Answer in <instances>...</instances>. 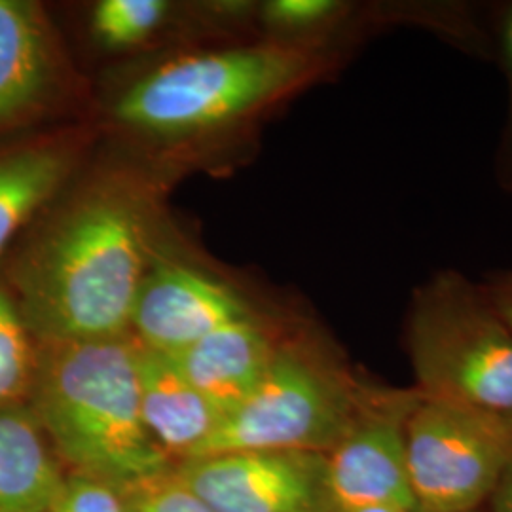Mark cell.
Here are the masks:
<instances>
[{
	"label": "cell",
	"instance_id": "6da1fadb",
	"mask_svg": "<svg viewBox=\"0 0 512 512\" xmlns=\"http://www.w3.org/2000/svg\"><path fill=\"white\" fill-rule=\"evenodd\" d=\"M67 190L23 243L6 283L38 344L129 334L141 281L165 251L162 173L116 162Z\"/></svg>",
	"mask_w": 512,
	"mask_h": 512
},
{
	"label": "cell",
	"instance_id": "7a4b0ae2",
	"mask_svg": "<svg viewBox=\"0 0 512 512\" xmlns=\"http://www.w3.org/2000/svg\"><path fill=\"white\" fill-rule=\"evenodd\" d=\"M137 355L131 332L40 344L29 399L57 458L122 488L173 469L141 416Z\"/></svg>",
	"mask_w": 512,
	"mask_h": 512
},
{
	"label": "cell",
	"instance_id": "3957f363",
	"mask_svg": "<svg viewBox=\"0 0 512 512\" xmlns=\"http://www.w3.org/2000/svg\"><path fill=\"white\" fill-rule=\"evenodd\" d=\"M308 46L264 42L175 55L116 95L110 118L152 143H186L232 129L317 71Z\"/></svg>",
	"mask_w": 512,
	"mask_h": 512
},
{
	"label": "cell",
	"instance_id": "277c9868",
	"mask_svg": "<svg viewBox=\"0 0 512 512\" xmlns=\"http://www.w3.org/2000/svg\"><path fill=\"white\" fill-rule=\"evenodd\" d=\"M408 349L423 399L512 420V329L484 289L442 272L414 294Z\"/></svg>",
	"mask_w": 512,
	"mask_h": 512
},
{
	"label": "cell",
	"instance_id": "5b68a950",
	"mask_svg": "<svg viewBox=\"0 0 512 512\" xmlns=\"http://www.w3.org/2000/svg\"><path fill=\"white\" fill-rule=\"evenodd\" d=\"M365 395L306 344L281 342L262 380L220 418L192 458L236 452L327 454L348 433Z\"/></svg>",
	"mask_w": 512,
	"mask_h": 512
},
{
	"label": "cell",
	"instance_id": "8992f818",
	"mask_svg": "<svg viewBox=\"0 0 512 512\" xmlns=\"http://www.w3.org/2000/svg\"><path fill=\"white\" fill-rule=\"evenodd\" d=\"M404 440L418 509L471 512L494 494L512 458V420L421 397Z\"/></svg>",
	"mask_w": 512,
	"mask_h": 512
},
{
	"label": "cell",
	"instance_id": "52a82bcc",
	"mask_svg": "<svg viewBox=\"0 0 512 512\" xmlns=\"http://www.w3.org/2000/svg\"><path fill=\"white\" fill-rule=\"evenodd\" d=\"M173 475L215 512H334L327 456L236 452L177 461Z\"/></svg>",
	"mask_w": 512,
	"mask_h": 512
},
{
	"label": "cell",
	"instance_id": "ba28073f",
	"mask_svg": "<svg viewBox=\"0 0 512 512\" xmlns=\"http://www.w3.org/2000/svg\"><path fill=\"white\" fill-rule=\"evenodd\" d=\"M420 391H366L348 433L327 452L334 511L366 505L418 509L406 469L404 427Z\"/></svg>",
	"mask_w": 512,
	"mask_h": 512
},
{
	"label": "cell",
	"instance_id": "9c48e42d",
	"mask_svg": "<svg viewBox=\"0 0 512 512\" xmlns=\"http://www.w3.org/2000/svg\"><path fill=\"white\" fill-rule=\"evenodd\" d=\"M256 311L232 285L162 251L137 291L129 332L143 348L177 355Z\"/></svg>",
	"mask_w": 512,
	"mask_h": 512
},
{
	"label": "cell",
	"instance_id": "30bf717a",
	"mask_svg": "<svg viewBox=\"0 0 512 512\" xmlns=\"http://www.w3.org/2000/svg\"><path fill=\"white\" fill-rule=\"evenodd\" d=\"M74 90L73 65L44 6L0 0V137L54 114Z\"/></svg>",
	"mask_w": 512,
	"mask_h": 512
},
{
	"label": "cell",
	"instance_id": "8fae6325",
	"mask_svg": "<svg viewBox=\"0 0 512 512\" xmlns=\"http://www.w3.org/2000/svg\"><path fill=\"white\" fill-rule=\"evenodd\" d=\"M90 141L84 128L63 129L0 148V258L73 184Z\"/></svg>",
	"mask_w": 512,
	"mask_h": 512
},
{
	"label": "cell",
	"instance_id": "7c38bea8",
	"mask_svg": "<svg viewBox=\"0 0 512 512\" xmlns=\"http://www.w3.org/2000/svg\"><path fill=\"white\" fill-rule=\"evenodd\" d=\"M281 342L258 313L209 332L177 355H169L220 416L255 389Z\"/></svg>",
	"mask_w": 512,
	"mask_h": 512
},
{
	"label": "cell",
	"instance_id": "4fadbf2b",
	"mask_svg": "<svg viewBox=\"0 0 512 512\" xmlns=\"http://www.w3.org/2000/svg\"><path fill=\"white\" fill-rule=\"evenodd\" d=\"M139 401L150 437L171 459L192 458L219 425L220 412L190 384L173 357L139 344Z\"/></svg>",
	"mask_w": 512,
	"mask_h": 512
},
{
	"label": "cell",
	"instance_id": "5bb4252c",
	"mask_svg": "<svg viewBox=\"0 0 512 512\" xmlns=\"http://www.w3.org/2000/svg\"><path fill=\"white\" fill-rule=\"evenodd\" d=\"M65 475L29 404L0 410V512H48Z\"/></svg>",
	"mask_w": 512,
	"mask_h": 512
},
{
	"label": "cell",
	"instance_id": "9a60e30c",
	"mask_svg": "<svg viewBox=\"0 0 512 512\" xmlns=\"http://www.w3.org/2000/svg\"><path fill=\"white\" fill-rule=\"evenodd\" d=\"M40 344L29 329L10 285L0 279V410L31 399Z\"/></svg>",
	"mask_w": 512,
	"mask_h": 512
},
{
	"label": "cell",
	"instance_id": "2e32d148",
	"mask_svg": "<svg viewBox=\"0 0 512 512\" xmlns=\"http://www.w3.org/2000/svg\"><path fill=\"white\" fill-rule=\"evenodd\" d=\"M173 12L165 0H101L93 6L90 29L99 46L126 52L158 37Z\"/></svg>",
	"mask_w": 512,
	"mask_h": 512
},
{
	"label": "cell",
	"instance_id": "e0dca14e",
	"mask_svg": "<svg viewBox=\"0 0 512 512\" xmlns=\"http://www.w3.org/2000/svg\"><path fill=\"white\" fill-rule=\"evenodd\" d=\"M348 12V4L338 0H270L262 4V25L275 42L306 46L304 38L317 37Z\"/></svg>",
	"mask_w": 512,
	"mask_h": 512
},
{
	"label": "cell",
	"instance_id": "ac0fdd59",
	"mask_svg": "<svg viewBox=\"0 0 512 512\" xmlns=\"http://www.w3.org/2000/svg\"><path fill=\"white\" fill-rule=\"evenodd\" d=\"M48 512H131L126 488L74 471L65 476Z\"/></svg>",
	"mask_w": 512,
	"mask_h": 512
},
{
	"label": "cell",
	"instance_id": "d6986e66",
	"mask_svg": "<svg viewBox=\"0 0 512 512\" xmlns=\"http://www.w3.org/2000/svg\"><path fill=\"white\" fill-rule=\"evenodd\" d=\"M131 512H215L200 495L192 492L173 469L126 488Z\"/></svg>",
	"mask_w": 512,
	"mask_h": 512
},
{
	"label": "cell",
	"instance_id": "ffe728a7",
	"mask_svg": "<svg viewBox=\"0 0 512 512\" xmlns=\"http://www.w3.org/2000/svg\"><path fill=\"white\" fill-rule=\"evenodd\" d=\"M495 311L505 319L512 329V274L495 279L494 283L482 287Z\"/></svg>",
	"mask_w": 512,
	"mask_h": 512
},
{
	"label": "cell",
	"instance_id": "44dd1931",
	"mask_svg": "<svg viewBox=\"0 0 512 512\" xmlns=\"http://www.w3.org/2000/svg\"><path fill=\"white\" fill-rule=\"evenodd\" d=\"M492 497L494 512H512V458L495 486Z\"/></svg>",
	"mask_w": 512,
	"mask_h": 512
},
{
	"label": "cell",
	"instance_id": "7402d4cb",
	"mask_svg": "<svg viewBox=\"0 0 512 512\" xmlns=\"http://www.w3.org/2000/svg\"><path fill=\"white\" fill-rule=\"evenodd\" d=\"M501 42H503V55L509 71V80H511V99H512V8L503 21V33H501Z\"/></svg>",
	"mask_w": 512,
	"mask_h": 512
},
{
	"label": "cell",
	"instance_id": "603a6c76",
	"mask_svg": "<svg viewBox=\"0 0 512 512\" xmlns=\"http://www.w3.org/2000/svg\"><path fill=\"white\" fill-rule=\"evenodd\" d=\"M334 512H420V509L399 507V505H366V507H353V509H338Z\"/></svg>",
	"mask_w": 512,
	"mask_h": 512
},
{
	"label": "cell",
	"instance_id": "cb8c5ba5",
	"mask_svg": "<svg viewBox=\"0 0 512 512\" xmlns=\"http://www.w3.org/2000/svg\"><path fill=\"white\" fill-rule=\"evenodd\" d=\"M420 512H423V511H420Z\"/></svg>",
	"mask_w": 512,
	"mask_h": 512
}]
</instances>
